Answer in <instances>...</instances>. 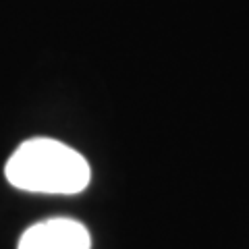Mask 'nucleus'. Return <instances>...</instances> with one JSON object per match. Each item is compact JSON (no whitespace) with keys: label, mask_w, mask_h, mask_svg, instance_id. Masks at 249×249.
<instances>
[{"label":"nucleus","mask_w":249,"mask_h":249,"mask_svg":"<svg viewBox=\"0 0 249 249\" xmlns=\"http://www.w3.org/2000/svg\"><path fill=\"white\" fill-rule=\"evenodd\" d=\"M9 183L36 193H79L89 183V164L56 139H29L6 162Z\"/></svg>","instance_id":"f257e3e1"},{"label":"nucleus","mask_w":249,"mask_h":249,"mask_svg":"<svg viewBox=\"0 0 249 249\" xmlns=\"http://www.w3.org/2000/svg\"><path fill=\"white\" fill-rule=\"evenodd\" d=\"M46 249H89V232L71 218H50L37 224Z\"/></svg>","instance_id":"f03ea898"}]
</instances>
